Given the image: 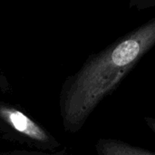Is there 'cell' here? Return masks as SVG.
Listing matches in <instances>:
<instances>
[{
    "label": "cell",
    "mask_w": 155,
    "mask_h": 155,
    "mask_svg": "<svg viewBox=\"0 0 155 155\" xmlns=\"http://www.w3.org/2000/svg\"><path fill=\"white\" fill-rule=\"evenodd\" d=\"M95 150L97 155H155V152L111 138L99 139Z\"/></svg>",
    "instance_id": "3957f363"
},
{
    "label": "cell",
    "mask_w": 155,
    "mask_h": 155,
    "mask_svg": "<svg viewBox=\"0 0 155 155\" xmlns=\"http://www.w3.org/2000/svg\"><path fill=\"white\" fill-rule=\"evenodd\" d=\"M154 45L155 16L90 55L64 85L61 114L64 129L69 133L81 130L98 104Z\"/></svg>",
    "instance_id": "6da1fadb"
},
{
    "label": "cell",
    "mask_w": 155,
    "mask_h": 155,
    "mask_svg": "<svg viewBox=\"0 0 155 155\" xmlns=\"http://www.w3.org/2000/svg\"><path fill=\"white\" fill-rule=\"evenodd\" d=\"M6 155H64V152L59 153H39V152H25V151H15L11 152Z\"/></svg>",
    "instance_id": "5b68a950"
},
{
    "label": "cell",
    "mask_w": 155,
    "mask_h": 155,
    "mask_svg": "<svg viewBox=\"0 0 155 155\" xmlns=\"http://www.w3.org/2000/svg\"><path fill=\"white\" fill-rule=\"evenodd\" d=\"M143 120L145 122V124L150 128V130L155 134V118L150 117V116H145V117H143Z\"/></svg>",
    "instance_id": "8992f818"
},
{
    "label": "cell",
    "mask_w": 155,
    "mask_h": 155,
    "mask_svg": "<svg viewBox=\"0 0 155 155\" xmlns=\"http://www.w3.org/2000/svg\"><path fill=\"white\" fill-rule=\"evenodd\" d=\"M0 122L21 137L44 149H54L59 143L36 122L18 109L0 103Z\"/></svg>",
    "instance_id": "7a4b0ae2"
},
{
    "label": "cell",
    "mask_w": 155,
    "mask_h": 155,
    "mask_svg": "<svg viewBox=\"0 0 155 155\" xmlns=\"http://www.w3.org/2000/svg\"><path fill=\"white\" fill-rule=\"evenodd\" d=\"M130 6H134L137 9H145L155 6V0H132Z\"/></svg>",
    "instance_id": "277c9868"
}]
</instances>
